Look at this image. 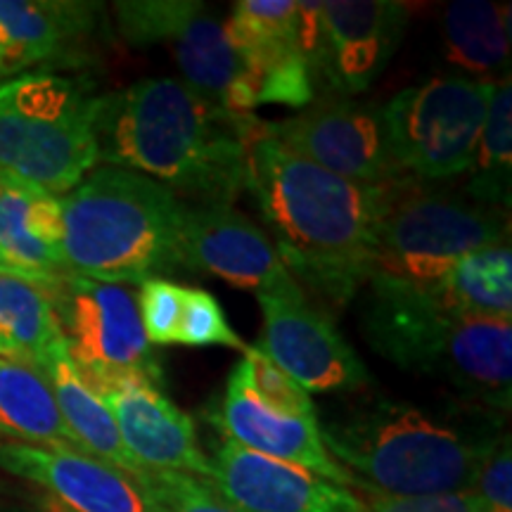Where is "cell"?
<instances>
[{
  "label": "cell",
  "mask_w": 512,
  "mask_h": 512,
  "mask_svg": "<svg viewBox=\"0 0 512 512\" xmlns=\"http://www.w3.org/2000/svg\"><path fill=\"white\" fill-rule=\"evenodd\" d=\"M245 190L306 297L344 309L366 287L389 185L344 181L261 133L249 147Z\"/></svg>",
  "instance_id": "cell-1"
},
{
  "label": "cell",
  "mask_w": 512,
  "mask_h": 512,
  "mask_svg": "<svg viewBox=\"0 0 512 512\" xmlns=\"http://www.w3.org/2000/svg\"><path fill=\"white\" fill-rule=\"evenodd\" d=\"M264 126L254 114L216 110L178 79H140L102 95L98 155L162 183L188 207H233Z\"/></svg>",
  "instance_id": "cell-2"
},
{
  "label": "cell",
  "mask_w": 512,
  "mask_h": 512,
  "mask_svg": "<svg viewBox=\"0 0 512 512\" xmlns=\"http://www.w3.org/2000/svg\"><path fill=\"white\" fill-rule=\"evenodd\" d=\"M503 434L501 413L479 403L430 411L382 394L320 420L325 448L361 489L396 498L472 489Z\"/></svg>",
  "instance_id": "cell-3"
},
{
  "label": "cell",
  "mask_w": 512,
  "mask_h": 512,
  "mask_svg": "<svg viewBox=\"0 0 512 512\" xmlns=\"http://www.w3.org/2000/svg\"><path fill=\"white\" fill-rule=\"evenodd\" d=\"M67 273L140 287L190 275L185 259L188 204L162 183L117 166H95L60 197Z\"/></svg>",
  "instance_id": "cell-4"
},
{
  "label": "cell",
  "mask_w": 512,
  "mask_h": 512,
  "mask_svg": "<svg viewBox=\"0 0 512 512\" xmlns=\"http://www.w3.org/2000/svg\"><path fill=\"white\" fill-rule=\"evenodd\" d=\"M366 290L361 328L375 354L406 373L446 380L470 403L510 411L512 320L460 316L430 285L370 278Z\"/></svg>",
  "instance_id": "cell-5"
},
{
  "label": "cell",
  "mask_w": 512,
  "mask_h": 512,
  "mask_svg": "<svg viewBox=\"0 0 512 512\" xmlns=\"http://www.w3.org/2000/svg\"><path fill=\"white\" fill-rule=\"evenodd\" d=\"M93 83L48 69L0 81V178L64 197L98 166Z\"/></svg>",
  "instance_id": "cell-6"
},
{
  "label": "cell",
  "mask_w": 512,
  "mask_h": 512,
  "mask_svg": "<svg viewBox=\"0 0 512 512\" xmlns=\"http://www.w3.org/2000/svg\"><path fill=\"white\" fill-rule=\"evenodd\" d=\"M501 242H510L508 211L441 183L403 178L389 185L377 221L370 278L434 285L460 259Z\"/></svg>",
  "instance_id": "cell-7"
},
{
  "label": "cell",
  "mask_w": 512,
  "mask_h": 512,
  "mask_svg": "<svg viewBox=\"0 0 512 512\" xmlns=\"http://www.w3.org/2000/svg\"><path fill=\"white\" fill-rule=\"evenodd\" d=\"M124 41L164 48L190 93L228 114H252L256 98L238 50L230 46L223 19L197 0H124L114 3Z\"/></svg>",
  "instance_id": "cell-8"
},
{
  "label": "cell",
  "mask_w": 512,
  "mask_h": 512,
  "mask_svg": "<svg viewBox=\"0 0 512 512\" xmlns=\"http://www.w3.org/2000/svg\"><path fill=\"white\" fill-rule=\"evenodd\" d=\"M496 81L437 76L403 88L384 105L389 143L403 176L444 183L465 176L475 157Z\"/></svg>",
  "instance_id": "cell-9"
},
{
  "label": "cell",
  "mask_w": 512,
  "mask_h": 512,
  "mask_svg": "<svg viewBox=\"0 0 512 512\" xmlns=\"http://www.w3.org/2000/svg\"><path fill=\"white\" fill-rule=\"evenodd\" d=\"M264 133L344 181L392 185L408 178L394 159L380 102L320 95L290 119L266 121Z\"/></svg>",
  "instance_id": "cell-10"
},
{
  "label": "cell",
  "mask_w": 512,
  "mask_h": 512,
  "mask_svg": "<svg viewBox=\"0 0 512 512\" xmlns=\"http://www.w3.org/2000/svg\"><path fill=\"white\" fill-rule=\"evenodd\" d=\"M48 292L64 347L83 377L143 373L164 382L157 351L145 337L136 292L72 273Z\"/></svg>",
  "instance_id": "cell-11"
},
{
  "label": "cell",
  "mask_w": 512,
  "mask_h": 512,
  "mask_svg": "<svg viewBox=\"0 0 512 512\" xmlns=\"http://www.w3.org/2000/svg\"><path fill=\"white\" fill-rule=\"evenodd\" d=\"M256 302L264 313V332L254 347L306 394H351L373 382L361 356L302 287L256 294Z\"/></svg>",
  "instance_id": "cell-12"
},
{
  "label": "cell",
  "mask_w": 512,
  "mask_h": 512,
  "mask_svg": "<svg viewBox=\"0 0 512 512\" xmlns=\"http://www.w3.org/2000/svg\"><path fill=\"white\" fill-rule=\"evenodd\" d=\"M408 17V5L396 0L320 3L318 48L311 64L316 98L366 93L399 50Z\"/></svg>",
  "instance_id": "cell-13"
},
{
  "label": "cell",
  "mask_w": 512,
  "mask_h": 512,
  "mask_svg": "<svg viewBox=\"0 0 512 512\" xmlns=\"http://www.w3.org/2000/svg\"><path fill=\"white\" fill-rule=\"evenodd\" d=\"M112 413L131 458L150 472H185L207 482L211 460L202 451L192 418L143 373L86 377Z\"/></svg>",
  "instance_id": "cell-14"
},
{
  "label": "cell",
  "mask_w": 512,
  "mask_h": 512,
  "mask_svg": "<svg viewBox=\"0 0 512 512\" xmlns=\"http://www.w3.org/2000/svg\"><path fill=\"white\" fill-rule=\"evenodd\" d=\"M223 27L245 62L256 107L304 110L316 100L304 55L299 0H240L233 3Z\"/></svg>",
  "instance_id": "cell-15"
},
{
  "label": "cell",
  "mask_w": 512,
  "mask_h": 512,
  "mask_svg": "<svg viewBox=\"0 0 512 512\" xmlns=\"http://www.w3.org/2000/svg\"><path fill=\"white\" fill-rule=\"evenodd\" d=\"M207 482L242 512H366L354 489L223 439Z\"/></svg>",
  "instance_id": "cell-16"
},
{
  "label": "cell",
  "mask_w": 512,
  "mask_h": 512,
  "mask_svg": "<svg viewBox=\"0 0 512 512\" xmlns=\"http://www.w3.org/2000/svg\"><path fill=\"white\" fill-rule=\"evenodd\" d=\"M0 470L46 489L69 512H162L138 475L72 448L0 441Z\"/></svg>",
  "instance_id": "cell-17"
},
{
  "label": "cell",
  "mask_w": 512,
  "mask_h": 512,
  "mask_svg": "<svg viewBox=\"0 0 512 512\" xmlns=\"http://www.w3.org/2000/svg\"><path fill=\"white\" fill-rule=\"evenodd\" d=\"M211 422L223 439L235 441L249 451L306 467L318 477L347 489L361 486L347 467L339 465L325 448L320 437V418H299L256 399L245 358L235 363L221 403L211 413Z\"/></svg>",
  "instance_id": "cell-18"
},
{
  "label": "cell",
  "mask_w": 512,
  "mask_h": 512,
  "mask_svg": "<svg viewBox=\"0 0 512 512\" xmlns=\"http://www.w3.org/2000/svg\"><path fill=\"white\" fill-rule=\"evenodd\" d=\"M185 259L192 278L211 275L254 294L299 287L280 261L266 230L228 204L188 207Z\"/></svg>",
  "instance_id": "cell-19"
},
{
  "label": "cell",
  "mask_w": 512,
  "mask_h": 512,
  "mask_svg": "<svg viewBox=\"0 0 512 512\" xmlns=\"http://www.w3.org/2000/svg\"><path fill=\"white\" fill-rule=\"evenodd\" d=\"M105 5L83 0H0V81L86 60Z\"/></svg>",
  "instance_id": "cell-20"
},
{
  "label": "cell",
  "mask_w": 512,
  "mask_h": 512,
  "mask_svg": "<svg viewBox=\"0 0 512 512\" xmlns=\"http://www.w3.org/2000/svg\"><path fill=\"white\" fill-rule=\"evenodd\" d=\"M60 197L0 178V271L50 290L67 275Z\"/></svg>",
  "instance_id": "cell-21"
},
{
  "label": "cell",
  "mask_w": 512,
  "mask_h": 512,
  "mask_svg": "<svg viewBox=\"0 0 512 512\" xmlns=\"http://www.w3.org/2000/svg\"><path fill=\"white\" fill-rule=\"evenodd\" d=\"M41 373L48 377L64 425L69 427L72 437L79 441L83 453L105 460V463L114 467H121V470L131 472V475H140L143 467L126 451L117 425L112 420V413L107 411L105 401L91 387V382L76 368L67 347H64V339L53 344Z\"/></svg>",
  "instance_id": "cell-22"
},
{
  "label": "cell",
  "mask_w": 512,
  "mask_h": 512,
  "mask_svg": "<svg viewBox=\"0 0 512 512\" xmlns=\"http://www.w3.org/2000/svg\"><path fill=\"white\" fill-rule=\"evenodd\" d=\"M444 57L467 79L501 81L510 76V5L489 0L448 3L441 15Z\"/></svg>",
  "instance_id": "cell-23"
},
{
  "label": "cell",
  "mask_w": 512,
  "mask_h": 512,
  "mask_svg": "<svg viewBox=\"0 0 512 512\" xmlns=\"http://www.w3.org/2000/svg\"><path fill=\"white\" fill-rule=\"evenodd\" d=\"M0 437L19 444L83 451L64 425L48 377L5 358H0Z\"/></svg>",
  "instance_id": "cell-24"
},
{
  "label": "cell",
  "mask_w": 512,
  "mask_h": 512,
  "mask_svg": "<svg viewBox=\"0 0 512 512\" xmlns=\"http://www.w3.org/2000/svg\"><path fill=\"white\" fill-rule=\"evenodd\" d=\"M60 339V320L46 287L0 271V358L41 370Z\"/></svg>",
  "instance_id": "cell-25"
},
{
  "label": "cell",
  "mask_w": 512,
  "mask_h": 512,
  "mask_svg": "<svg viewBox=\"0 0 512 512\" xmlns=\"http://www.w3.org/2000/svg\"><path fill=\"white\" fill-rule=\"evenodd\" d=\"M430 287L446 309L460 316L512 320L510 242L472 252Z\"/></svg>",
  "instance_id": "cell-26"
},
{
  "label": "cell",
  "mask_w": 512,
  "mask_h": 512,
  "mask_svg": "<svg viewBox=\"0 0 512 512\" xmlns=\"http://www.w3.org/2000/svg\"><path fill=\"white\" fill-rule=\"evenodd\" d=\"M463 192L472 200L494 209H510L512 188V86L508 79L496 81L489 100L482 136L467 169Z\"/></svg>",
  "instance_id": "cell-27"
},
{
  "label": "cell",
  "mask_w": 512,
  "mask_h": 512,
  "mask_svg": "<svg viewBox=\"0 0 512 512\" xmlns=\"http://www.w3.org/2000/svg\"><path fill=\"white\" fill-rule=\"evenodd\" d=\"M176 344L183 347H228L245 354L247 344L230 328L226 313L219 299L200 287L185 285L181 328H178Z\"/></svg>",
  "instance_id": "cell-28"
},
{
  "label": "cell",
  "mask_w": 512,
  "mask_h": 512,
  "mask_svg": "<svg viewBox=\"0 0 512 512\" xmlns=\"http://www.w3.org/2000/svg\"><path fill=\"white\" fill-rule=\"evenodd\" d=\"M138 477L162 512H242L200 477L150 470H143Z\"/></svg>",
  "instance_id": "cell-29"
},
{
  "label": "cell",
  "mask_w": 512,
  "mask_h": 512,
  "mask_svg": "<svg viewBox=\"0 0 512 512\" xmlns=\"http://www.w3.org/2000/svg\"><path fill=\"white\" fill-rule=\"evenodd\" d=\"M183 292L185 285H178L174 280H147L136 292L140 320L152 347L176 344L178 328H181Z\"/></svg>",
  "instance_id": "cell-30"
},
{
  "label": "cell",
  "mask_w": 512,
  "mask_h": 512,
  "mask_svg": "<svg viewBox=\"0 0 512 512\" xmlns=\"http://www.w3.org/2000/svg\"><path fill=\"white\" fill-rule=\"evenodd\" d=\"M472 491L482 498L489 512H512V448L508 432L479 467Z\"/></svg>",
  "instance_id": "cell-31"
},
{
  "label": "cell",
  "mask_w": 512,
  "mask_h": 512,
  "mask_svg": "<svg viewBox=\"0 0 512 512\" xmlns=\"http://www.w3.org/2000/svg\"><path fill=\"white\" fill-rule=\"evenodd\" d=\"M396 498V496H394ZM406 512H489L475 491H446V494L399 498Z\"/></svg>",
  "instance_id": "cell-32"
},
{
  "label": "cell",
  "mask_w": 512,
  "mask_h": 512,
  "mask_svg": "<svg viewBox=\"0 0 512 512\" xmlns=\"http://www.w3.org/2000/svg\"><path fill=\"white\" fill-rule=\"evenodd\" d=\"M366 512H406L399 498L394 496H375L373 501L366 503Z\"/></svg>",
  "instance_id": "cell-33"
}]
</instances>
